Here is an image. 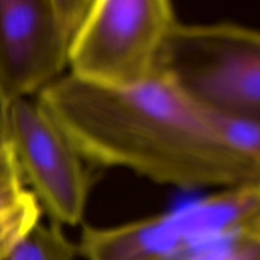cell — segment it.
Listing matches in <instances>:
<instances>
[{
	"instance_id": "30bf717a",
	"label": "cell",
	"mask_w": 260,
	"mask_h": 260,
	"mask_svg": "<svg viewBox=\"0 0 260 260\" xmlns=\"http://www.w3.org/2000/svg\"><path fill=\"white\" fill-rule=\"evenodd\" d=\"M29 190L8 141L0 142V212L19 202Z\"/></svg>"
},
{
	"instance_id": "5b68a950",
	"label": "cell",
	"mask_w": 260,
	"mask_h": 260,
	"mask_svg": "<svg viewBox=\"0 0 260 260\" xmlns=\"http://www.w3.org/2000/svg\"><path fill=\"white\" fill-rule=\"evenodd\" d=\"M91 0H0V94L36 98L65 76Z\"/></svg>"
},
{
	"instance_id": "8992f818",
	"label": "cell",
	"mask_w": 260,
	"mask_h": 260,
	"mask_svg": "<svg viewBox=\"0 0 260 260\" xmlns=\"http://www.w3.org/2000/svg\"><path fill=\"white\" fill-rule=\"evenodd\" d=\"M7 141L24 184L51 222L80 225L90 194V174L85 160L37 98L9 104Z\"/></svg>"
},
{
	"instance_id": "8fae6325",
	"label": "cell",
	"mask_w": 260,
	"mask_h": 260,
	"mask_svg": "<svg viewBox=\"0 0 260 260\" xmlns=\"http://www.w3.org/2000/svg\"><path fill=\"white\" fill-rule=\"evenodd\" d=\"M8 103L0 94V142L7 141V119H8Z\"/></svg>"
},
{
	"instance_id": "277c9868",
	"label": "cell",
	"mask_w": 260,
	"mask_h": 260,
	"mask_svg": "<svg viewBox=\"0 0 260 260\" xmlns=\"http://www.w3.org/2000/svg\"><path fill=\"white\" fill-rule=\"evenodd\" d=\"M260 216V183L220 189L184 206L108 228L85 226V260H173Z\"/></svg>"
},
{
	"instance_id": "52a82bcc",
	"label": "cell",
	"mask_w": 260,
	"mask_h": 260,
	"mask_svg": "<svg viewBox=\"0 0 260 260\" xmlns=\"http://www.w3.org/2000/svg\"><path fill=\"white\" fill-rule=\"evenodd\" d=\"M173 260H260V216Z\"/></svg>"
},
{
	"instance_id": "6da1fadb",
	"label": "cell",
	"mask_w": 260,
	"mask_h": 260,
	"mask_svg": "<svg viewBox=\"0 0 260 260\" xmlns=\"http://www.w3.org/2000/svg\"><path fill=\"white\" fill-rule=\"evenodd\" d=\"M36 98L85 162L187 189L260 183L258 157L162 76L109 89L66 74Z\"/></svg>"
},
{
	"instance_id": "7a4b0ae2",
	"label": "cell",
	"mask_w": 260,
	"mask_h": 260,
	"mask_svg": "<svg viewBox=\"0 0 260 260\" xmlns=\"http://www.w3.org/2000/svg\"><path fill=\"white\" fill-rule=\"evenodd\" d=\"M157 75L215 116L260 124V30L226 22H178Z\"/></svg>"
},
{
	"instance_id": "ba28073f",
	"label": "cell",
	"mask_w": 260,
	"mask_h": 260,
	"mask_svg": "<svg viewBox=\"0 0 260 260\" xmlns=\"http://www.w3.org/2000/svg\"><path fill=\"white\" fill-rule=\"evenodd\" d=\"M78 245L55 222L36 223L5 260H75Z\"/></svg>"
},
{
	"instance_id": "9c48e42d",
	"label": "cell",
	"mask_w": 260,
	"mask_h": 260,
	"mask_svg": "<svg viewBox=\"0 0 260 260\" xmlns=\"http://www.w3.org/2000/svg\"><path fill=\"white\" fill-rule=\"evenodd\" d=\"M37 200L28 192L22 200L0 212V260H5L18 241L41 221Z\"/></svg>"
},
{
	"instance_id": "3957f363",
	"label": "cell",
	"mask_w": 260,
	"mask_h": 260,
	"mask_svg": "<svg viewBox=\"0 0 260 260\" xmlns=\"http://www.w3.org/2000/svg\"><path fill=\"white\" fill-rule=\"evenodd\" d=\"M178 22L168 0H91L73 40L69 74L102 88L142 85L157 75Z\"/></svg>"
}]
</instances>
